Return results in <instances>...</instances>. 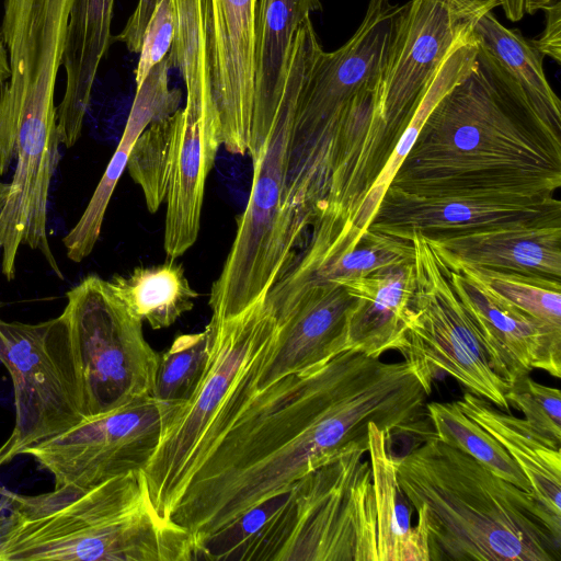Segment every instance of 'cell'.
Returning a JSON list of instances; mask_svg holds the SVG:
<instances>
[{"label":"cell","instance_id":"cell-1","mask_svg":"<svg viewBox=\"0 0 561 561\" xmlns=\"http://www.w3.org/2000/svg\"><path fill=\"white\" fill-rule=\"evenodd\" d=\"M253 358L156 507L192 535L195 560L210 536L256 504L368 445L370 423L390 438L421 434L425 425L431 389L408 360L346 350L255 388Z\"/></svg>","mask_w":561,"mask_h":561},{"label":"cell","instance_id":"cell-2","mask_svg":"<svg viewBox=\"0 0 561 561\" xmlns=\"http://www.w3.org/2000/svg\"><path fill=\"white\" fill-rule=\"evenodd\" d=\"M389 186L416 196L554 197L561 121L478 43L476 67L433 107Z\"/></svg>","mask_w":561,"mask_h":561},{"label":"cell","instance_id":"cell-3","mask_svg":"<svg viewBox=\"0 0 561 561\" xmlns=\"http://www.w3.org/2000/svg\"><path fill=\"white\" fill-rule=\"evenodd\" d=\"M430 561H556L561 517L434 433L397 457Z\"/></svg>","mask_w":561,"mask_h":561},{"label":"cell","instance_id":"cell-4","mask_svg":"<svg viewBox=\"0 0 561 561\" xmlns=\"http://www.w3.org/2000/svg\"><path fill=\"white\" fill-rule=\"evenodd\" d=\"M0 561H191L192 535L154 508L144 470L91 488L0 495Z\"/></svg>","mask_w":561,"mask_h":561},{"label":"cell","instance_id":"cell-5","mask_svg":"<svg viewBox=\"0 0 561 561\" xmlns=\"http://www.w3.org/2000/svg\"><path fill=\"white\" fill-rule=\"evenodd\" d=\"M320 49L313 24L307 20L294 36L273 119L249 152L252 187L230 251L210 289L211 322L234 317L265 297L294 261V249L301 238L283 203L287 149L298 95Z\"/></svg>","mask_w":561,"mask_h":561},{"label":"cell","instance_id":"cell-6","mask_svg":"<svg viewBox=\"0 0 561 561\" xmlns=\"http://www.w3.org/2000/svg\"><path fill=\"white\" fill-rule=\"evenodd\" d=\"M402 10L390 0H369L362 23L341 47L318 53L300 89L293 119L285 172V193L294 201L325 194L353 98L376 91Z\"/></svg>","mask_w":561,"mask_h":561},{"label":"cell","instance_id":"cell-7","mask_svg":"<svg viewBox=\"0 0 561 561\" xmlns=\"http://www.w3.org/2000/svg\"><path fill=\"white\" fill-rule=\"evenodd\" d=\"M414 249L415 286L403 344L399 348L430 382L448 374L474 394L510 412L504 378L485 341L457 296L448 267L420 232Z\"/></svg>","mask_w":561,"mask_h":561},{"label":"cell","instance_id":"cell-8","mask_svg":"<svg viewBox=\"0 0 561 561\" xmlns=\"http://www.w3.org/2000/svg\"><path fill=\"white\" fill-rule=\"evenodd\" d=\"M66 297L60 317L73 348L85 417L151 394L160 355L107 280L88 275Z\"/></svg>","mask_w":561,"mask_h":561},{"label":"cell","instance_id":"cell-9","mask_svg":"<svg viewBox=\"0 0 561 561\" xmlns=\"http://www.w3.org/2000/svg\"><path fill=\"white\" fill-rule=\"evenodd\" d=\"M496 7L499 0H409L402 4L374 93L370 145L381 159L391 156L443 60Z\"/></svg>","mask_w":561,"mask_h":561},{"label":"cell","instance_id":"cell-10","mask_svg":"<svg viewBox=\"0 0 561 561\" xmlns=\"http://www.w3.org/2000/svg\"><path fill=\"white\" fill-rule=\"evenodd\" d=\"M0 362L13 383V458L87 419L73 348L60 316L38 323L0 318Z\"/></svg>","mask_w":561,"mask_h":561},{"label":"cell","instance_id":"cell-11","mask_svg":"<svg viewBox=\"0 0 561 561\" xmlns=\"http://www.w3.org/2000/svg\"><path fill=\"white\" fill-rule=\"evenodd\" d=\"M368 445L353 446L294 483L296 525L285 561H377Z\"/></svg>","mask_w":561,"mask_h":561},{"label":"cell","instance_id":"cell-12","mask_svg":"<svg viewBox=\"0 0 561 561\" xmlns=\"http://www.w3.org/2000/svg\"><path fill=\"white\" fill-rule=\"evenodd\" d=\"M208 360L191 397L164 423L158 446L144 469L156 506L169 491L215 417L233 381L276 334L265 297L242 312L206 325Z\"/></svg>","mask_w":561,"mask_h":561},{"label":"cell","instance_id":"cell-13","mask_svg":"<svg viewBox=\"0 0 561 561\" xmlns=\"http://www.w3.org/2000/svg\"><path fill=\"white\" fill-rule=\"evenodd\" d=\"M265 299L277 332L250 364L255 388L347 350L348 322L356 298L343 285L317 276L294 260Z\"/></svg>","mask_w":561,"mask_h":561},{"label":"cell","instance_id":"cell-14","mask_svg":"<svg viewBox=\"0 0 561 561\" xmlns=\"http://www.w3.org/2000/svg\"><path fill=\"white\" fill-rule=\"evenodd\" d=\"M179 405L151 394L106 413L87 417L70 430L22 450L47 470L55 486L87 489L145 469L162 427Z\"/></svg>","mask_w":561,"mask_h":561},{"label":"cell","instance_id":"cell-15","mask_svg":"<svg viewBox=\"0 0 561 561\" xmlns=\"http://www.w3.org/2000/svg\"><path fill=\"white\" fill-rule=\"evenodd\" d=\"M443 261L457 296L511 386L534 368L561 377V331L502 297L469 266Z\"/></svg>","mask_w":561,"mask_h":561},{"label":"cell","instance_id":"cell-16","mask_svg":"<svg viewBox=\"0 0 561 561\" xmlns=\"http://www.w3.org/2000/svg\"><path fill=\"white\" fill-rule=\"evenodd\" d=\"M257 0H209L213 87L220 142L248 153L255 92Z\"/></svg>","mask_w":561,"mask_h":561},{"label":"cell","instance_id":"cell-17","mask_svg":"<svg viewBox=\"0 0 561 561\" xmlns=\"http://www.w3.org/2000/svg\"><path fill=\"white\" fill-rule=\"evenodd\" d=\"M561 214V202L471 196H416L388 187L368 229L408 240Z\"/></svg>","mask_w":561,"mask_h":561},{"label":"cell","instance_id":"cell-18","mask_svg":"<svg viewBox=\"0 0 561 561\" xmlns=\"http://www.w3.org/2000/svg\"><path fill=\"white\" fill-rule=\"evenodd\" d=\"M426 239L445 261L561 280V214Z\"/></svg>","mask_w":561,"mask_h":561},{"label":"cell","instance_id":"cell-19","mask_svg":"<svg viewBox=\"0 0 561 561\" xmlns=\"http://www.w3.org/2000/svg\"><path fill=\"white\" fill-rule=\"evenodd\" d=\"M170 68L169 58L165 56L136 88V95L118 146L81 217L62 239L70 261L79 263L93 251L112 194L140 134L151 123L180 108L182 92L179 89H170Z\"/></svg>","mask_w":561,"mask_h":561},{"label":"cell","instance_id":"cell-20","mask_svg":"<svg viewBox=\"0 0 561 561\" xmlns=\"http://www.w3.org/2000/svg\"><path fill=\"white\" fill-rule=\"evenodd\" d=\"M356 298L348 322L347 350L373 357L399 351L412 312L414 263H401L357 277L331 279Z\"/></svg>","mask_w":561,"mask_h":561},{"label":"cell","instance_id":"cell-21","mask_svg":"<svg viewBox=\"0 0 561 561\" xmlns=\"http://www.w3.org/2000/svg\"><path fill=\"white\" fill-rule=\"evenodd\" d=\"M115 0H72L62 66L64 98L57 107L60 145L72 147L81 136L92 88L102 59L113 41Z\"/></svg>","mask_w":561,"mask_h":561},{"label":"cell","instance_id":"cell-22","mask_svg":"<svg viewBox=\"0 0 561 561\" xmlns=\"http://www.w3.org/2000/svg\"><path fill=\"white\" fill-rule=\"evenodd\" d=\"M455 402L507 450L526 476L535 499L561 517V445L536 432L525 419L468 390Z\"/></svg>","mask_w":561,"mask_h":561},{"label":"cell","instance_id":"cell-23","mask_svg":"<svg viewBox=\"0 0 561 561\" xmlns=\"http://www.w3.org/2000/svg\"><path fill=\"white\" fill-rule=\"evenodd\" d=\"M321 9V0H257L251 134L263 131L272 122L282 95L295 33L310 13Z\"/></svg>","mask_w":561,"mask_h":561},{"label":"cell","instance_id":"cell-24","mask_svg":"<svg viewBox=\"0 0 561 561\" xmlns=\"http://www.w3.org/2000/svg\"><path fill=\"white\" fill-rule=\"evenodd\" d=\"M390 439L375 423L369 424L377 561H430L428 549L411 522L413 508L399 483Z\"/></svg>","mask_w":561,"mask_h":561},{"label":"cell","instance_id":"cell-25","mask_svg":"<svg viewBox=\"0 0 561 561\" xmlns=\"http://www.w3.org/2000/svg\"><path fill=\"white\" fill-rule=\"evenodd\" d=\"M478 42L471 34L458 43L436 69L422 91L413 115L397 142L382 171L367 191L363 201L346 224L363 234L401 165L426 117L438 101L460 80L469 75L477 64Z\"/></svg>","mask_w":561,"mask_h":561},{"label":"cell","instance_id":"cell-26","mask_svg":"<svg viewBox=\"0 0 561 561\" xmlns=\"http://www.w3.org/2000/svg\"><path fill=\"white\" fill-rule=\"evenodd\" d=\"M107 285L126 310L152 330L171 327L192 310L198 296L183 267L172 261L114 275Z\"/></svg>","mask_w":561,"mask_h":561},{"label":"cell","instance_id":"cell-27","mask_svg":"<svg viewBox=\"0 0 561 561\" xmlns=\"http://www.w3.org/2000/svg\"><path fill=\"white\" fill-rule=\"evenodd\" d=\"M472 35L519 82L531 101L550 117L561 121V103L543 69L545 56L518 28L504 26L492 13L476 24Z\"/></svg>","mask_w":561,"mask_h":561},{"label":"cell","instance_id":"cell-28","mask_svg":"<svg viewBox=\"0 0 561 561\" xmlns=\"http://www.w3.org/2000/svg\"><path fill=\"white\" fill-rule=\"evenodd\" d=\"M426 411L433 433L439 440L471 456L505 481L531 493L526 476L507 450L467 416L456 402H427Z\"/></svg>","mask_w":561,"mask_h":561},{"label":"cell","instance_id":"cell-29","mask_svg":"<svg viewBox=\"0 0 561 561\" xmlns=\"http://www.w3.org/2000/svg\"><path fill=\"white\" fill-rule=\"evenodd\" d=\"M183 108L158 119L140 134L128 161L127 170L145 196L146 206L154 214L165 202L169 175L178 138L183 125Z\"/></svg>","mask_w":561,"mask_h":561},{"label":"cell","instance_id":"cell-30","mask_svg":"<svg viewBox=\"0 0 561 561\" xmlns=\"http://www.w3.org/2000/svg\"><path fill=\"white\" fill-rule=\"evenodd\" d=\"M208 331L176 336L159 357L151 396L163 403L180 405L199 382L208 360Z\"/></svg>","mask_w":561,"mask_h":561},{"label":"cell","instance_id":"cell-31","mask_svg":"<svg viewBox=\"0 0 561 561\" xmlns=\"http://www.w3.org/2000/svg\"><path fill=\"white\" fill-rule=\"evenodd\" d=\"M469 267L483 283L516 307L553 330L561 331V280L514 272Z\"/></svg>","mask_w":561,"mask_h":561},{"label":"cell","instance_id":"cell-32","mask_svg":"<svg viewBox=\"0 0 561 561\" xmlns=\"http://www.w3.org/2000/svg\"><path fill=\"white\" fill-rule=\"evenodd\" d=\"M510 407L519 410L539 434L561 445V392L539 383L529 375L513 383L506 392Z\"/></svg>","mask_w":561,"mask_h":561},{"label":"cell","instance_id":"cell-33","mask_svg":"<svg viewBox=\"0 0 561 561\" xmlns=\"http://www.w3.org/2000/svg\"><path fill=\"white\" fill-rule=\"evenodd\" d=\"M175 33L174 10L171 0H156L153 11L146 25L135 82L138 88L149 71L169 53Z\"/></svg>","mask_w":561,"mask_h":561},{"label":"cell","instance_id":"cell-34","mask_svg":"<svg viewBox=\"0 0 561 561\" xmlns=\"http://www.w3.org/2000/svg\"><path fill=\"white\" fill-rule=\"evenodd\" d=\"M543 31L531 43L543 55L561 62V0H554L543 10Z\"/></svg>","mask_w":561,"mask_h":561},{"label":"cell","instance_id":"cell-35","mask_svg":"<svg viewBox=\"0 0 561 561\" xmlns=\"http://www.w3.org/2000/svg\"><path fill=\"white\" fill-rule=\"evenodd\" d=\"M554 0H499L505 16L511 22L520 21L525 15L542 11Z\"/></svg>","mask_w":561,"mask_h":561},{"label":"cell","instance_id":"cell-36","mask_svg":"<svg viewBox=\"0 0 561 561\" xmlns=\"http://www.w3.org/2000/svg\"><path fill=\"white\" fill-rule=\"evenodd\" d=\"M10 73L9 57L0 33V100L3 89L10 78Z\"/></svg>","mask_w":561,"mask_h":561},{"label":"cell","instance_id":"cell-37","mask_svg":"<svg viewBox=\"0 0 561 561\" xmlns=\"http://www.w3.org/2000/svg\"><path fill=\"white\" fill-rule=\"evenodd\" d=\"M13 459L12 456V438H9L0 446V467ZM5 489L0 488V495Z\"/></svg>","mask_w":561,"mask_h":561},{"label":"cell","instance_id":"cell-38","mask_svg":"<svg viewBox=\"0 0 561 561\" xmlns=\"http://www.w3.org/2000/svg\"><path fill=\"white\" fill-rule=\"evenodd\" d=\"M8 192H9V184L2 183L0 185V213L5 204Z\"/></svg>","mask_w":561,"mask_h":561},{"label":"cell","instance_id":"cell-39","mask_svg":"<svg viewBox=\"0 0 561 561\" xmlns=\"http://www.w3.org/2000/svg\"><path fill=\"white\" fill-rule=\"evenodd\" d=\"M3 182L0 181V185L2 184Z\"/></svg>","mask_w":561,"mask_h":561}]
</instances>
